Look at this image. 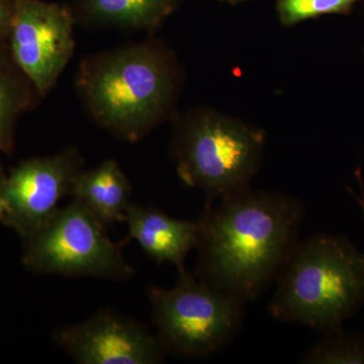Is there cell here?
<instances>
[{
	"label": "cell",
	"mask_w": 364,
	"mask_h": 364,
	"mask_svg": "<svg viewBox=\"0 0 364 364\" xmlns=\"http://www.w3.org/2000/svg\"><path fill=\"white\" fill-rule=\"evenodd\" d=\"M328 335L316 342L304 353L301 363L363 364L364 341L340 331V327L327 331Z\"/></svg>",
	"instance_id": "cell-13"
},
{
	"label": "cell",
	"mask_w": 364,
	"mask_h": 364,
	"mask_svg": "<svg viewBox=\"0 0 364 364\" xmlns=\"http://www.w3.org/2000/svg\"><path fill=\"white\" fill-rule=\"evenodd\" d=\"M93 20L129 28H153L176 9L179 0H81Z\"/></svg>",
	"instance_id": "cell-12"
},
{
	"label": "cell",
	"mask_w": 364,
	"mask_h": 364,
	"mask_svg": "<svg viewBox=\"0 0 364 364\" xmlns=\"http://www.w3.org/2000/svg\"><path fill=\"white\" fill-rule=\"evenodd\" d=\"M303 219L296 198L249 188L208 203L198 220V279L243 304L257 299L277 279Z\"/></svg>",
	"instance_id": "cell-1"
},
{
	"label": "cell",
	"mask_w": 364,
	"mask_h": 364,
	"mask_svg": "<svg viewBox=\"0 0 364 364\" xmlns=\"http://www.w3.org/2000/svg\"><path fill=\"white\" fill-rule=\"evenodd\" d=\"M14 112L16 95L9 81L0 74V150L11 149Z\"/></svg>",
	"instance_id": "cell-15"
},
{
	"label": "cell",
	"mask_w": 364,
	"mask_h": 364,
	"mask_svg": "<svg viewBox=\"0 0 364 364\" xmlns=\"http://www.w3.org/2000/svg\"><path fill=\"white\" fill-rule=\"evenodd\" d=\"M230 1H235V0H230Z\"/></svg>",
	"instance_id": "cell-19"
},
{
	"label": "cell",
	"mask_w": 364,
	"mask_h": 364,
	"mask_svg": "<svg viewBox=\"0 0 364 364\" xmlns=\"http://www.w3.org/2000/svg\"><path fill=\"white\" fill-rule=\"evenodd\" d=\"M81 167V158L73 149L21 163L0 179V196L6 207L2 223L23 239L38 233L58 212L60 200L70 195Z\"/></svg>",
	"instance_id": "cell-7"
},
{
	"label": "cell",
	"mask_w": 364,
	"mask_h": 364,
	"mask_svg": "<svg viewBox=\"0 0 364 364\" xmlns=\"http://www.w3.org/2000/svg\"><path fill=\"white\" fill-rule=\"evenodd\" d=\"M149 299L158 339L165 351L207 358L230 343L241 329L244 305L186 270L171 289L151 287Z\"/></svg>",
	"instance_id": "cell-5"
},
{
	"label": "cell",
	"mask_w": 364,
	"mask_h": 364,
	"mask_svg": "<svg viewBox=\"0 0 364 364\" xmlns=\"http://www.w3.org/2000/svg\"><path fill=\"white\" fill-rule=\"evenodd\" d=\"M69 196L109 226L124 222L130 205L131 186L119 165L107 160L97 168L79 171L72 181Z\"/></svg>",
	"instance_id": "cell-11"
},
{
	"label": "cell",
	"mask_w": 364,
	"mask_h": 364,
	"mask_svg": "<svg viewBox=\"0 0 364 364\" xmlns=\"http://www.w3.org/2000/svg\"><path fill=\"white\" fill-rule=\"evenodd\" d=\"M358 0H279L277 11L284 25L317 18L322 14H343Z\"/></svg>",
	"instance_id": "cell-14"
},
{
	"label": "cell",
	"mask_w": 364,
	"mask_h": 364,
	"mask_svg": "<svg viewBox=\"0 0 364 364\" xmlns=\"http://www.w3.org/2000/svg\"><path fill=\"white\" fill-rule=\"evenodd\" d=\"M124 222L128 225L129 237L152 259L176 265L178 273L186 272V256L200 243L198 221L174 219L156 208L130 203Z\"/></svg>",
	"instance_id": "cell-10"
},
{
	"label": "cell",
	"mask_w": 364,
	"mask_h": 364,
	"mask_svg": "<svg viewBox=\"0 0 364 364\" xmlns=\"http://www.w3.org/2000/svg\"><path fill=\"white\" fill-rule=\"evenodd\" d=\"M264 149V136L252 127L214 114L189 119L174 147L177 173L210 202L248 188Z\"/></svg>",
	"instance_id": "cell-4"
},
{
	"label": "cell",
	"mask_w": 364,
	"mask_h": 364,
	"mask_svg": "<svg viewBox=\"0 0 364 364\" xmlns=\"http://www.w3.org/2000/svg\"><path fill=\"white\" fill-rule=\"evenodd\" d=\"M13 14L9 11L6 2L0 0V37L4 35L7 28H11Z\"/></svg>",
	"instance_id": "cell-16"
},
{
	"label": "cell",
	"mask_w": 364,
	"mask_h": 364,
	"mask_svg": "<svg viewBox=\"0 0 364 364\" xmlns=\"http://www.w3.org/2000/svg\"><path fill=\"white\" fill-rule=\"evenodd\" d=\"M359 202H360V207H361V208H363V215H364V200H359ZM363 258H364V255H363Z\"/></svg>",
	"instance_id": "cell-18"
},
{
	"label": "cell",
	"mask_w": 364,
	"mask_h": 364,
	"mask_svg": "<svg viewBox=\"0 0 364 364\" xmlns=\"http://www.w3.org/2000/svg\"><path fill=\"white\" fill-rule=\"evenodd\" d=\"M55 338L82 364H155L164 360L166 352L158 337L142 326L107 310L64 328Z\"/></svg>",
	"instance_id": "cell-9"
},
{
	"label": "cell",
	"mask_w": 364,
	"mask_h": 364,
	"mask_svg": "<svg viewBox=\"0 0 364 364\" xmlns=\"http://www.w3.org/2000/svg\"><path fill=\"white\" fill-rule=\"evenodd\" d=\"M6 203H4V200H2L1 196H0V221H4V217H6Z\"/></svg>",
	"instance_id": "cell-17"
},
{
	"label": "cell",
	"mask_w": 364,
	"mask_h": 364,
	"mask_svg": "<svg viewBox=\"0 0 364 364\" xmlns=\"http://www.w3.org/2000/svg\"><path fill=\"white\" fill-rule=\"evenodd\" d=\"M79 92L98 124L135 142L161 119L174 91L168 60L152 46L102 53L79 69Z\"/></svg>",
	"instance_id": "cell-3"
},
{
	"label": "cell",
	"mask_w": 364,
	"mask_h": 364,
	"mask_svg": "<svg viewBox=\"0 0 364 364\" xmlns=\"http://www.w3.org/2000/svg\"><path fill=\"white\" fill-rule=\"evenodd\" d=\"M73 28L70 11L59 4L18 0L14 6V60L41 95L51 90L73 55Z\"/></svg>",
	"instance_id": "cell-8"
},
{
	"label": "cell",
	"mask_w": 364,
	"mask_h": 364,
	"mask_svg": "<svg viewBox=\"0 0 364 364\" xmlns=\"http://www.w3.org/2000/svg\"><path fill=\"white\" fill-rule=\"evenodd\" d=\"M105 227L74 200L26 239L23 263L33 272L48 274L129 279L135 270L124 260L123 244L114 243Z\"/></svg>",
	"instance_id": "cell-6"
},
{
	"label": "cell",
	"mask_w": 364,
	"mask_h": 364,
	"mask_svg": "<svg viewBox=\"0 0 364 364\" xmlns=\"http://www.w3.org/2000/svg\"><path fill=\"white\" fill-rule=\"evenodd\" d=\"M364 299V258L342 237L313 235L296 242L277 277L270 315L329 331Z\"/></svg>",
	"instance_id": "cell-2"
}]
</instances>
